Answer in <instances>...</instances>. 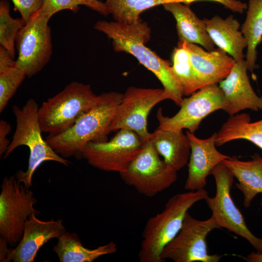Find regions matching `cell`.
I'll return each mask as SVG.
<instances>
[{"label":"cell","instance_id":"obj_1","mask_svg":"<svg viewBox=\"0 0 262 262\" xmlns=\"http://www.w3.org/2000/svg\"><path fill=\"white\" fill-rule=\"evenodd\" d=\"M94 28L112 40L115 51L131 54L151 71L163 84L166 99L180 106L183 94L172 72L170 63L160 57L145 45L151 36V30L147 22L141 20L136 23L128 24L100 20L95 24Z\"/></svg>","mask_w":262,"mask_h":262},{"label":"cell","instance_id":"obj_2","mask_svg":"<svg viewBox=\"0 0 262 262\" xmlns=\"http://www.w3.org/2000/svg\"><path fill=\"white\" fill-rule=\"evenodd\" d=\"M99 96L95 106L70 128L62 133L47 137V143L62 157L74 156L80 159L88 143L107 140V130L121 102L122 94L112 91Z\"/></svg>","mask_w":262,"mask_h":262},{"label":"cell","instance_id":"obj_3","mask_svg":"<svg viewBox=\"0 0 262 262\" xmlns=\"http://www.w3.org/2000/svg\"><path fill=\"white\" fill-rule=\"evenodd\" d=\"M209 196L204 189L177 194L169 198L160 213L149 218L142 232L138 252L141 262H164L161 255L164 247L180 231L188 210Z\"/></svg>","mask_w":262,"mask_h":262},{"label":"cell","instance_id":"obj_4","mask_svg":"<svg viewBox=\"0 0 262 262\" xmlns=\"http://www.w3.org/2000/svg\"><path fill=\"white\" fill-rule=\"evenodd\" d=\"M39 106L33 98L28 99L20 108L12 107L16 117V128L12 140L3 158H6L17 147L25 146L29 148L30 156L26 171L19 170L16 176L18 181L29 188L32 185V179L37 168L45 161H54L68 166L71 163L59 156L42 138L38 118Z\"/></svg>","mask_w":262,"mask_h":262},{"label":"cell","instance_id":"obj_5","mask_svg":"<svg viewBox=\"0 0 262 262\" xmlns=\"http://www.w3.org/2000/svg\"><path fill=\"white\" fill-rule=\"evenodd\" d=\"M99 98L90 85L70 82L39 108L38 118L42 132L53 136L66 131L93 108Z\"/></svg>","mask_w":262,"mask_h":262},{"label":"cell","instance_id":"obj_6","mask_svg":"<svg viewBox=\"0 0 262 262\" xmlns=\"http://www.w3.org/2000/svg\"><path fill=\"white\" fill-rule=\"evenodd\" d=\"M215 180V195L206 199L213 216L221 228L234 233L246 240L257 251H262V238L255 236L249 229L244 217L235 205L230 195L234 176L221 162L211 171Z\"/></svg>","mask_w":262,"mask_h":262},{"label":"cell","instance_id":"obj_7","mask_svg":"<svg viewBox=\"0 0 262 262\" xmlns=\"http://www.w3.org/2000/svg\"><path fill=\"white\" fill-rule=\"evenodd\" d=\"M0 194V235L8 244L16 245L22 238L25 223L37 201L33 193L13 176L5 177Z\"/></svg>","mask_w":262,"mask_h":262},{"label":"cell","instance_id":"obj_8","mask_svg":"<svg viewBox=\"0 0 262 262\" xmlns=\"http://www.w3.org/2000/svg\"><path fill=\"white\" fill-rule=\"evenodd\" d=\"M119 174L126 184L148 197L168 188L175 182L178 176L177 171L160 158L149 139L126 170Z\"/></svg>","mask_w":262,"mask_h":262},{"label":"cell","instance_id":"obj_9","mask_svg":"<svg viewBox=\"0 0 262 262\" xmlns=\"http://www.w3.org/2000/svg\"><path fill=\"white\" fill-rule=\"evenodd\" d=\"M147 140L134 131L120 129L109 141L88 143L82 150V158L98 169L120 174L126 170Z\"/></svg>","mask_w":262,"mask_h":262},{"label":"cell","instance_id":"obj_10","mask_svg":"<svg viewBox=\"0 0 262 262\" xmlns=\"http://www.w3.org/2000/svg\"><path fill=\"white\" fill-rule=\"evenodd\" d=\"M220 229L211 216L201 221L192 217L188 212L178 234L164 247L161 257L175 262H218L222 256L210 254L207 250L206 238L213 230Z\"/></svg>","mask_w":262,"mask_h":262},{"label":"cell","instance_id":"obj_11","mask_svg":"<svg viewBox=\"0 0 262 262\" xmlns=\"http://www.w3.org/2000/svg\"><path fill=\"white\" fill-rule=\"evenodd\" d=\"M50 18L37 12L18 32L16 46V66L31 77L40 71L52 54Z\"/></svg>","mask_w":262,"mask_h":262},{"label":"cell","instance_id":"obj_12","mask_svg":"<svg viewBox=\"0 0 262 262\" xmlns=\"http://www.w3.org/2000/svg\"><path fill=\"white\" fill-rule=\"evenodd\" d=\"M226 102L224 94L217 84L208 85L183 98L180 109L172 117L165 116L160 108L157 112L158 129L170 130L187 129L194 133L202 120L211 113L224 111Z\"/></svg>","mask_w":262,"mask_h":262},{"label":"cell","instance_id":"obj_13","mask_svg":"<svg viewBox=\"0 0 262 262\" xmlns=\"http://www.w3.org/2000/svg\"><path fill=\"white\" fill-rule=\"evenodd\" d=\"M167 99L164 89L131 86L122 97L108 130L112 131L126 129L135 132L146 140L151 133L147 128V116L159 102Z\"/></svg>","mask_w":262,"mask_h":262},{"label":"cell","instance_id":"obj_14","mask_svg":"<svg viewBox=\"0 0 262 262\" xmlns=\"http://www.w3.org/2000/svg\"><path fill=\"white\" fill-rule=\"evenodd\" d=\"M191 144V153L187 164L188 176L184 188L188 191L203 189L206 179L212 169L230 156L221 153L216 148V132L206 139H200L187 131Z\"/></svg>","mask_w":262,"mask_h":262},{"label":"cell","instance_id":"obj_15","mask_svg":"<svg viewBox=\"0 0 262 262\" xmlns=\"http://www.w3.org/2000/svg\"><path fill=\"white\" fill-rule=\"evenodd\" d=\"M247 70L246 60L236 62L227 77L219 82L226 102L224 111L229 115L246 109L262 110V98L252 87Z\"/></svg>","mask_w":262,"mask_h":262},{"label":"cell","instance_id":"obj_16","mask_svg":"<svg viewBox=\"0 0 262 262\" xmlns=\"http://www.w3.org/2000/svg\"><path fill=\"white\" fill-rule=\"evenodd\" d=\"M33 213L27 220L21 239L12 249L8 262H33L40 248L48 241L58 239L65 232L62 220L44 221Z\"/></svg>","mask_w":262,"mask_h":262},{"label":"cell","instance_id":"obj_17","mask_svg":"<svg viewBox=\"0 0 262 262\" xmlns=\"http://www.w3.org/2000/svg\"><path fill=\"white\" fill-rule=\"evenodd\" d=\"M188 52L202 87L219 83L229 75L236 61L222 49L206 51L196 44L179 42Z\"/></svg>","mask_w":262,"mask_h":262},{"label":"cell","instance_id":"obj_18","mask_svg":"<svg viewBox=\"0 0 262 262\" xmlns=\"http://www.w3.org/2000/svg\"><path fill=\"white\" fill-rule=\"evenodd\" d=\"M170 12L177 23V30L181 42L199 44L207 51L214 50L215 44L206 30L204 20L200 19L192 11L189 5L174 1L163 5Z\"/></svg>","mask_w":262,"mask_h":262},{"label":"cell","instance_id":"obj_19","mask_svg":"<svg viewBox=\"0 0 262 262\" xmlns=\"http://www.w3.org/2000/svg\"><path fill=\"white\" fill-rule=\"evenodd\" d=\"M203 20L207 33L215 45L236 62L244 59L246 56L243 50L247 47L246 41L242 31L239 30L240 25L238 21L233 16L225 19L215 16Z\"/></svg>","mask_w":262,"mask_h":262},{"label":"cell","instance_id":"obj_20","mask_svg":"<svg viewBox=\"0 0 262 262\" xmlns=\"http://www.w3.org/2000/svg\"><path fill=\"white\" fill-rule=\"evenodd\" d=\"M149 140L165 163L173 169L178 172L188 164L191 144L182 130L157 128L151 133Z\"/></svg>","mask_w":262,"mask_h":262},{"label":"cell","instance_id":"obj_21","mask_svg":"<svg viewBox=\"0 0 262 262\" xmlns=\"http://www.w3.org/2000/svg\"><path fill=\"white\" fill-rule=\"evenodd\" d=\"M222 162L238 180L235 185L243 195L244 206L249 207L255 196L262 193V157L256 153L250 161L233 156Z\"/></svg>","mask_w":262,"mask_h":262},{"label":"cell","instance_id":"obj_22","mask_svg":"<svg viewBox=\"0 0 262 262\" xmlns=\"http://www.w3.org/2000/svg\"><path fill=\"white\" fill-rule=\"evenodd\" d=\"M52 248L60 262H93L99 257L114 254L117 250L113 241L94 249L85 247L76 233L65 232Z\"/></svg>","mask_w":262,"mask_h":262},{"label":"cell","instance_id":"obj_23","mask_svg":"<svg viewBox=\"0 0 262 262\" xmlns=\"http://www.w3.org/2000/svg\"><path fill=\"white\" fill-rule=\"evenodd\" d=\"M240 139L249 141L262 149V119L251 122L246 113L229 115L216 132L215 145L219 147Z\"/></svg>","mask_w":262,"mask_h":262},{"label":"cell","instance_id":"obj_24","mask_svg":"<svg viewBox=\"0 0 262 262\" xmlns=\"http://www.w3.org/2000/svg\"><path fill=\"white\" fill-rule=\"evenodd\" d=\"M247 8L241 31L247 43L246 61L247 69L253 72L257 68V47L262 41V0H248Z\"/></svg>","mask_w":262,"mask_h":262},{"label":"cell","instance_id":"obj_25","mask_svg":"<svg viewBox=\"0 0 262 262\" xmlns=\"http://www.w3.org/2000/svg\"><path fill=\"white\" fill-rule=\"evenodd\" d=\"M183 0H105V4L115 21L131 24L141 19L140 14L152 7Z\"/></svg>","mask_w":262,"mask_h":262},{"label":"cell","instance_id":"obj_26","mask_svg":"<svg viewBox=\"0 0 262 262\" xmlns=\"http://www.w3.org/2000/svg\"><path fill=\"white\" fill-rule=\"evenodd\" d=\"M172 61V72L181 87L183 95L189 96L202 87L185 48L178 45L173 51Z\"/></svg>","mask_w":262,"mask_h":262},{"label":"cell","instance_id":"obj_27","mask_svg":"<svg viewBox=\"0 0 262 262\" xmlns=\"http://www.w3.org/2000/svg\"><path fill=\"white\" fill-rule=\"evenodd\" d=\"M25 24L21 18H14L10 15V9L7 0L0 1V44L15 57L16 40L21 29Z\"/></svg>","mask_w":262,"mask_h":262},{"label":"cell","instance_id":"obj_28","mask_svg":"<svg viewBox=\"0 0 262 262\" xmlns=\"http://www.w3.org/2000/svg\"><path fill=\"white\" fill-rule=\"evenodd\" d=\"M80 5H84L102 15L110 14L105 3L99 0H43L42 6L37 12L51 18L62 10L76 11Z\"/></svg>","mask_w":262,"mask_h":262},{"label":"cell","instance_id":"obj_29","mask_svg":"<svg viewBox=\"0 0 262 262\" xmlns=\"http://www.w3.org/2000/svg\"><path fill=\"white\" fill-rule=\"evenodd\" d=\"M26 77L24 72L16 66L0 74V113L3 111Z\"/></svg>","mask_w":262,"mask_h":262},{"label":"cell","instance_id":"obj_30","mask_svg":"<svg viewBox=\"0 0 262 262\" xmlns=\"http://www.w3.org/2000/svg\"><path fill=\"white\" fill-rule=\"evenodd\" d=\"M15 10L18 11L21 18L27 23L41 8L43 0H11Z\"/></svg>","mask_w":262,"mask_h":262},{"label":"cell","instance_id":"obj_31","mask_svg":"<svg viewBox=\"0 0 262 262\" xmlns=\"http://www.w3.org/2000/svg\"><path fill=\"white\" fill-rule=\"evenodd\" d=\"M204 0L215 1L220 3L224 5L226 8L233 12L239 13H242L247 7L246 3L237 0H186V4L190 5L194 2Z\"/></svg>","mask_w":262,"mask_h":262},{"label":"cell","instance_id":"obj_32","mask_svg":"<svg viewBox=\"0 0 262 262\" xmlns=\"http://www.w3.org/2000/svg\"><path fill=\"white\" fill-rule=\"evenodd\" d=\"M11 125L7 121L0 120V155L6 152L10 145V142L6 138L7 135L11 131Z\"/></svg>","mask_w":262,"mask_h":262},{"label":"cell","instance_id":"obj_33","mask_svg":"<svg viewBox=\"0 0 262 262\" xmlns=\"http://www.w3.org/2000/svg\"><path fill=\"white\" fill-rule=\"evenodd\" d=\"M16 61L11 56L8 51L2 46H0V74L7 69L16 66Z\"/></svg>","mask_w":262,"mask_h":262},{"label":"cell","instance_id":"obj_34","mask_svg":"<svg viewBox=\"0 0 262 262\" xmlns=\"http://www.w3.org/2000/svg\"><path fill=\"white\" fill-rule=\"evenodd\" d=\"M7 242L3 237H0V261L8 262V258L12 249H9L7 247Z\"/></svg>","mask_w":262,"mask_h":262},{"label":"cell","instance_id":"obj_35","mask_svg":"<svg viewBox=\"0 0 262 262\" xmlns=\"http://www.w3.org/2000/svg\"><path fill=\"white\" fill-rule=\"evenodd\" d=\"M244 259L248 262H262V251L252 252Z\"/></svg>","mask_w":262,"mask_h":262}]
</instances>
